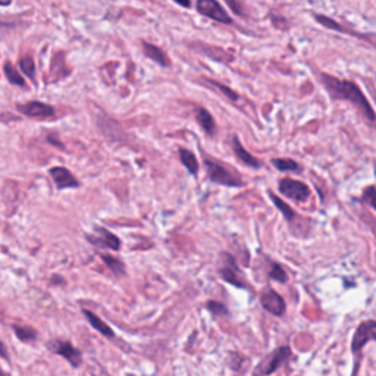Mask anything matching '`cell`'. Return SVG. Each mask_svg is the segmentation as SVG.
<instances>
[{
    "label": "cell",
    "instance_id": "1",
    "mask_svg": "<svg viewBox=\"0 0 376 376\" xmlns=\"http://www.w3.org/2000/svg\"><path fill=\"white\" fill-rule=\"evenodd\" d=\"M320 80L323 87L328 90L332 99L347 100L353 103L354 106H357L360 109V112L364 115V118L371 122L375 121V110L372 108V104L366 97H364V94L357 87V84H354L353 81L338 80L328 74H320Z\"/></svg>",
    "mask_w": 376,
    "mask_h": 376
},
{
    "label": "cell",
    "instance_id": "2",
    "mask_svg": "<svg viewBox=\"0 0 376 376\" xmlns=\"http://www.w3.org/2000/svg\"><path fill=\"white\" fill-rule=\"evenodd\" d=\"M204 168H206V174L209 176V180L215 184L225 185V187H243L244 185V183L242 181V178H239L237 174L231 172L226 168V166H224L222 163H219L216 161L206 159Z\"/></svg>",
    "mask_w": 376,
    "mask_h": 376
},
{
    "label": "cell",
    "instance_id": "3",
    "mask_svg": "<svg viewBox=\"0 0 376 376\" xmlns=\"http://www.w3.org/2000/svg\"><path fill=\"white\" fill-rule=\"evenodd\" d=\"M219 274L221 278L228 284L235 285L238 288H248V282L244 279V275L237 266L235 260L228 253L221 255V262H219Z\"/></svg>",
    "mask_w": 376,
    "mask_h": 376
},
{
    "label": "cell",
    "instance_id": "4",
    "mask_svg": "<svg viewBox=\"0 0 376 376\" xmlns=\"http://www.w3.org/2000/svg\"><path fill=\"white\" fill-rule=\"evenodd\" d=\"M278 188L282 196L291 198V200H294L297 203L306 202L310 197V188L305 183L297 181V180H291V178L281 180Z\"/></svg>",
    "mask_w": 376,
    "mask_h": 376
},
{
    "label": "cell",
    "instance_id": "5",
    "mask_svg": "<svg viewBox=\"0 0 376 376\" xmlns=\"http://www.w3.org/2000/svg\"><path fill=\"white\" fill-rule=\"evenodd\" d=\"M197 10L206 18H211L221 24H233V18L228 15L224 6L218 0H197Z\"/></svg>",
    "mask_w": 376,
    "mask_h": 376
},
{
    "label": "cell",
    "instance_id": "6",
    "mask_svg": "<svg viewBox=\"0 0 376 376\" xmlns=\"http://www.w3.org/2000/svg\"><path fill=\"white\" fill-rule=\"evenodd\" d=\"M47 349L59 354L64 359H67L68 363H71L74 368H78L80 364L82 363V354L78 349H75L69 341H64V340H54L47 344Z\"/></svg>",
    "mask_w": 376,
    "mask_h": 376
},
{
    "label": "cell",
    "instance_id": "7",
    "mask_svg": "<svg viewBox=\"0 0 376 376\" xmlns=\"http://www.w3.org/2000/svg\"><path fill=\"white\" fill-rule=\"evenodd\" d=\"M291 356V350L287 346H281L275 351H272L269 356L259 364L256 372L259 375H270L275 371H278L279 366H282Z\"/></svg>",
    "mask_w": 376,
    "mask_h": 376
},
{
    "label": "cell",
    "instance_id": "8",
    "mask_svg": "<svg viewBox=\"0 0 376 376\" xmlns=\"http://www.w3.org/2000/svg\"><path fill=\"white\" fill-rule=\"evenodd\" d=\"M89 243L96 246L99 248H108L113 250V252H118L121 248V239L112 234L109 229H104L102 226H94V234L87 235Z\"/></svg>",
    "mask_w": 376,
    "mask_h": 376
},
{
    "label": "cell",
    "instance_id": "9",
    "mask_svg": "<svg viewBox=\"0 0 376 376\" xmlns=\"http://www.w3.org/2000/svg\"><path fill=\"white\" fill-rule=\"evenodd\" d=\"M375 338H376V322L368 320V322L360 323L351 341V351L354 354H359L360 350Z\"/></svg>",
    "mask_w": 376,
    "mask_h": 376
},
{
    "label": "cell",
    "instance_id": "10",
    "mask_svg": "<svg viewBox=\"0 0 376 376\" xmlns=\"http://www.w3.org/2000/svg\"><path fill=\"white\" fill-rule=\"evenodd\" d=\"M260 301H262L263 309L268 310L270 315L282 316L285 313V301L274 290L266 288L260 296Z\"/></svg>",
    "mask_w": 376,
    "mask_h": 376
},
{
    "label": "cell",
    "instance_id": "11",
    "mask_svg": "<svg viewBox=\"0 0 376 376\" xmlns=\"http://www.w3.org/2000/svg\"><path fill=\"white\" fill-rule=\"evenodd\" d=\"M16 108L21 113H24L25 117H31V118L46 119V118L55 117V113H56L54 108L49 106V104H46V103H41V102H30L25 104H18Z\"/></svg>",
    "mask_w": 376,
    "mask_h": 376
},
{
    "label": "cell",
    "instance_id": "12",
    "mask_svg": "<svg viewBox=\"0 0 376 376\" xmlns=\"http://www.w3.org/2000/svg\"><path fill=\"white\" fill-rule=\"evenodd\" d=\"M49 172L59 190H65V188H78L81 185L75 176L72 175V172L67 168H62V166H55V168H51Z\"/></svg>",
    "mask_w": 376,
    "mask_h": 376
},
{
    "label": "cell",
    "instance_id": "13",
    "mask_svg": "<svg viewBox=\"0 0 376 376\" xmlns=\"http://www.w3.org/2000/svg\"><path fill=\"white\" fill-rule=\"evenodd\" d=\"M231 144H233V150L235 153V156L238 158V161H242L244 165L250 166V168H253V169H259L260 166H262V163H260L253 154H250L243 145L242 143H239L238 137L237 135H234L233 140H231Z\"/></svg>",
    "mask_w": 376,
    "mask_h": 376
},
{
    "label": "cell",
    "instance_id": "14",
    "mask_svg": "<svg viewBox=\"0 0 376 376\" xmlns=\"http://www.w3.org/2000/svg\"><path fill=\"white\" fill-rule=\"evenodd\" d=\"M143 46H144L143 47L144 49V54H145V56H148L149 59L154 60L156 64H159L161 67H171V60H169L168 55H166L161 47L154 46L152 43H148V41H144Z\"/></svg>",
    "mask_w": 376,
    "mask_h": 376
},
{
    "label": "cell",
    "instance_id": "15",
    "mask_svg": "<svg viewBox=\"0 0 376 376\" xmlns=\"http://www.w3.org/2000/svg\"><path fill=\"white\" fill-rule=\"evenodd\" d=\"M196 119L198 122V125L204 130V132L207 135H215L216 132V124H215V119L211 113H209L207 109L204 108H196Z\"/></svg>",
    "mask_w": 376,
    "mask_h": 376
},
{
    "label": "cell",
    "instance_id": "16",
    "mask_svg": "<svg viewBox=\"0 0 376 376\" xmlns=\"http://www.w3.org/2000/svg\"><path fill=\"white\" fill-rule=\"evenodd\" d=\"M82 315H84V316L87 318V320L90 322V325H91L94 329H96L97 332H100L102 336L108 337V338H113V337H115L113 329H112L109 325H106V322H103L97 315H94L93 312H90V310H87V309H82Z\"/></svg>",
    "mask_w": 376,
    "mask_h": 376
},
{
    "label": "cell",
    "instance_id": "17",
    "mask_svg": "<svg viewBox=\"0 0 376 376\" xmlns=\"http://www.w3.org/2000/svg\"><path fill=\"white\" fill-rule=\"evenodd\" d=\"M198 50H202L203 54L209 58H212L215 60H221V62H231L234 58L231 54H228L226 50H222L221 47L216 46H206V45H200Z\"/></svg>",
    "mask_w": 376,
    "mask_h": 376
},
{
    "label": "cell",
    "instance_id": "18",
    "mask_svg": "<svg viewBox=\"0 0 376 376\" xmlns=\"http://www.w3.org/2000/svg\"><path fill=\"white\" fill-rule=\"evenodd\" d=\"M269 198H270V200H272V202L275 203V206H277L278 211H279L282 215H284V218L287 219V221H288L290 224L294 222L296 219L298 218V215L296 213L294 209H291V207H290L285 202H282L281 198H279V197H277V194H274L272 191H269Z\"/></svg>",
    "mask_w": 376,
    "mask_h": 376
},
{
    "label": "cell",
    "instance_id": "19",
    "mask_svg": "<svg viewBox=\"0 0 376 376\" xmlns=\"http://www.w3.org/2000/svg\"><path fill=\"white\" fill-rule=\"evenodd\" d=\"M180 161L185 166V169L191 175H197L198 172V161L193 152L187 149H180Z\"/></svg>",
    "mask_w": 376,
    "mask_h": 376
},
{
    "label": "cell",
    "instance_id": "20",
    "mask_svg": "<svg viewBox=\"0 0 376 376\" xmlns=\"http://www.w3.org/2000/svg\"><path fill=\"white\" fill-rule=\"evenodd\" d=\"M102 260L104 262V265H106L115 277H124L125 274H127V270H125V265L122 260H119L118 257H113L110 255H100Z\"/></svg>",
    "mask_w": 376,
    "mask_h": 376
},
{
    "label": "cell",
    "instance_id": "21",
    "mask_svg": "<svg viewBox=\"0 0 376 376\" xmlns=\"http://www.w3.org/2000/svg\"><path fill=\"white\" fill-rule=\"evenodd\" d=\"M3 69H5V75H6V78H8V81L10 82V84L19 86V87H24L25 86L24 78L21 77V74L16 71V68L12 64H10V62H6Z\"/></svg>",
    "mask_w": 376,
    "mask_h": 376
},
{
    "label": "cell",
    "instance_id": "22",
    "mask_svg": "<svg viewBox=\"0 0 376 376\" xmlns=\"http://www.w3.org/2000/svg\"><path fill=\"white\" fill-rule=\"evenodd\" d=\"M203 81H204V84H207L211 89H215V90H218L219 93H222V96H225L226 99L233 100V102L238 100V94H237L234 90L229 89V87L221 84V82H218V81H215V80H207V78H204Z\"/></svg>",
    "mask_w": 376,
    "mask_h": 376
},
{
    "label": "cell",
    "instance_id": "23",
    "mask_svg": "<svg viewBox=\"0 0 376 376\" xmlns=\"http://www.w3.org/2000/svg\"><path fill=\"white\" fill-rule=\"evenodd\" d=\"M272 165L281 172H300V165L292 159H272Z\"/></svg>",
    "mask_w": 376,
    "mask_h": 376
},
{
    "label": "cell",
    "instance_id": "24",
    "mask_svg": "<svg viewBox=\"0 0 376 376\" xmlns=\"http://www.w3.org/2000/svg\"><path fill=\"white\" fill-rule=\"evenodd\" d=\"M3 200L6 203V206H12L16 198H18V188L16 185L12 183V181H8L5 185H3Z\"/></svg>",
    "mask_w": 376,
    "mask_h": 376
},
{
    "label": "cell",
    "instance_id": "25",
    "mask_svg": "<svg viewBox=\"0 0 376 376\" xmlns=\"http://www.w3.org/2000/svg\"><path fill=\"white\" fill-rule=\"evenodd\" d=\"M14 331L21 341H34L37 338V331L31 327L14 325Z\"/></svg>",
    "mask_w": 376,
    "mask_h": 376
},
{
    "label": "cell",
    "instance_id": "26",
    "mask_svg": "<svg viewBox=\"0 0 376 376\" xmlns=\"http://www.w3.org/2000/svg\"><path fill=\"white\" fill-rule=\"evenodd\" d=\"M19 68L27 77H30L31 80H34V77H36V65H34V60L31 59V56H24L23 59H21L19 60Z\"/></svg>",
    "mask_w": 376,
    "mask_h": 376
},
{
    "label": "cell",
    "instance_id": "27",
    "mask_svg": "<svg viewBox=\"0 0 376 376\" xmlns=\"http://www.w3.org/2000/svg\"><path fill=\"white\" fill-rule=\"evenodd\" d=\"M269 278L274 281H278V282H282V284H285V282L288 281V275L284 270V268L278 263H272V268H270V270H269Z\"/></svg>",
    "mask_w": 376,
    "mask_h": 376
},
{
    "label": "cell",
    "instance_id": "28",
    "mask_svg": "<svg viewBox=\"0 0 376 376\" xmlns=\"http://www.w3.org/2000/svg\"><path fill=\"white\" fill-rule=\"evenodd\" d=\"M206 307L209 309V312L213 313V315L216 316H224V315H228V309L222 305V303H218V301H209Z\"/></svg>",
    "mask_w": 376,
    "mask_h": 376
},
{
    "label": "cell",
    "instance_id": "29",
    "mask_svg": "<svg viewBox=\"0 0 376 376\" xmlns=\"http://www.w3.org/2000/svg\"><path fill=\"white\" fill-rule=\"evenodd\" d=\"M315 18H316V21H319V23H320L323 27H327V28H329V30H333V31H341V33H344V31H346V30H344L341 25H338V24L336 23V21L331 19V18H328V16L316 15Z\"/></svg>",
    "mask_w": 376,
    "mask_h": 376
},
{
    "label": "cell",
    "instance_id": "30",
    "mask_svg": "<svg viewBox=\"0 0 376 376\" xmlns=\"http://www.w3.org/2000/svg\"><path fill=\"white\" fill-rule=\"evenodd\" d=\"M375 187L373 185H371V187H368V190L366 191H364L363 193V200H366L368 202V204L372 207V209H375Z\"/></svg>",
    "mask_w": 376,
    "mask_h": 376
},
{
    "label": "cell",
    "instance_id": "31",
    "mask_svg": "<svg viewBox=\"0 0 376 376\" xmlns=\"http://www.w3.org/2000/svg\"><path fill=\"white\" fill-rule=\"evenodd\" d=\"M175 3H178L183 8H190L191 6V0H174Z\"/></svg>",
    "mask_w": 376,
    "mask_h": 376
},
{
    "label": "cell",
    "instance_id": "32",
    "mask_svg": "<svg viewBox=\"0 0 376 376\" xmlns=\"http://www.w3.org/2000/svg\"><path fill=\"white\" fill-rule=\"evenodd\" d=\"M0 356H2L3 359H8V351L5 350V346L2 342H0Z\"/></svg>",
    "mask_w": 376,
    "mask_h": 376
},
{
    "label": "cell",
    "instance_id": "33",
    "mask_svg": "<svg viewBox=\"0 0 376 376\" xmlns=\"http://www.w3.org/2000/svg\"><path fill=\"white\" fill-rule=\"evenodd\" d=\"M10 5V0H0V6H6Z\"/></svg>",
    "mask_w": 376,
    "mask_h": 376
},
{
    "label": "cell",
    "instance_id": "34",
    "mask_svg": "<svg viewBox=\"0 0 376 376\" xmlns=\"http://www.w3.org/2000/svg\"><path fill=\"white\" fill-rule=\"evenodd\" d=\"M0 376H8V375H5V373H3V371L0 369Z\"/></svg>",
    "mask_w": 376,
    "mask_h": 376
}]
</instances>
